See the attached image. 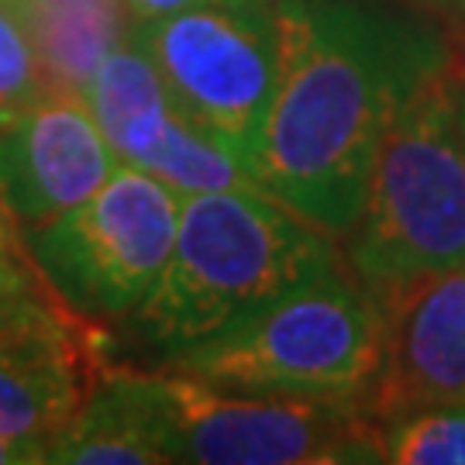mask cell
Masks as SVG:
<instances>
[{
  "label": "cell",
  "mask_w": 465,
  "mask_h": 465,
  "mask_svg": "<svg viewBox=\"0 0 465 465\" xmlns=\"http://www.w3.org/2000/svg\"><path fill=\"white\" fill-rule=\"evenodd\" d=\"M176 190L138 166H117L84 203L25 232L38 272L73 314L132 317L169 262L180 228Z\"/></svg>",
  "instance_id": "8992f818"
},
{
  "label": "cell",
  "mask_w": 465,
  "mask_h": 465,
  "mask_svg": "<svg viewBox=\"0 0 465 465\" xmlns=\"http://www.w3.org/2000/svg\"><path fill=\"white\" fill-rule=\"evenodd\" d=\"M0 282L11 286V290H21V293L55 297L45 276L35 266L28 238H25L21 224L15 221V214L4 207V200H0Z\"/></svg>",
  "instance_id": "2e32d148"
},
{
  "label": "cell",
  "mask_w": 465,
  "mask_h": 465,
  "mask_svg": "<svg viewBox=\"0 0 465 465\" xmlns=\"http://www.w3.org/2000/svg\"><path fill=\"white\" fill-rule=\"evenodd\" d=\"M163 462L334 465L382 462L362 397L224 390L183 372H124Z\"/></svg>",
  "instance_id": "5b68a950"
},
{
  "label": "cell",
  "mask_w": 465,
  "mask_h": 465,
  "mask_svg": "<svg viewBox=\"0 0 465 465\" xmlns=\"http://www.w3.org/2000/svg\"><path fill=\"white\" fill-rule=\"evenodd\" d=\"M45 94L84 97L104 59L132 35L128 0H15Z\"/></svg>",
  "instance_id": "7c38bea8"
},
{
  "label": "cell",
  "mask_w": 465,
  "mask_h": 465,
  "mask_svg": "<svg viewBox=\"0 0 465 465\" xmlns=\"http://www.w3.org/2000/svg\"><path fill=\"white\" fill-rule=\"evenodd\" d=\"M459 117H462V134H465V69H462V80H459Z\"/></svg>",
  "instance_id": "ffe728a7"
},
{
  "label": "cell",
  "mask_w": 465,
  "mask_h": 465,
  "mask_svg": "<svg viewBox=\"0 0 465 465\" xmlns=\"http://www.w3.org/2000/svg\"><path fill=\"white\" fill-rule=\"evenodd\" d=\"M55 311H69V307L59 297L21 293V290H11V286L0 282V331L15 328V324H25V321H35V317L55 314Z\"/></svg>",
  "instance_id": "e0dca14e"
},
{
  "label": "cell",
  "mask_w": 465,
  "mask_h": 465,
  "mask_svg": "<svg viewBox=\"0 0 465 465\" xmlns=\"http://www.w3.org/2000/svg\"><path fill=\"white\" fill-rule=\"evenodd\" d=\"M434 4H445V7H449V0H434Z\"/></svg>",
  "instance_id": "7402d4cb"
},
{
  "label": "cell",
  "mask_w": 465,
  "mask_h": 465,
  "mask_svg": "<svg viewBox=\"0 0 465 465\" xmlns=\"http://www.w3.org/2000/svg\"><path fill=\"white\" fill-rule=\"evenodd\" d=\"M38 94L45 90H42L32 35L25 28V17L17 15L15 0H0V104L28 100Z\"/></svg>",
  "instance_id": "9a60e30c"
},
{
  "label": "cell",
  "mask_w": 465,
  "mask_h": 465,
  "mask_svg": "<svg viewBox=\"0 0 465 465\" xmlns=\"http://www.w3.org/2000/svg\"><path fill=\"white\" fill-rule=\"evenodd\" d=\"M114 169V149L80 97L0 104V200L25 232L90 200Z\"/></svg>",
  "instance_id": "9c48e42d"
},
{
  "label": "cell",
  "mask_w": 465,
  "mask_h": 465,
  "mask_svg": "<svg viewBox=\"0 0 465 465\" xmlns=\"http://www.w3.org/2000/svg\"><path fill=\"white\" fill-rule=\"evenodd\" d=\"M331 266V234L266 190L186 193L176 245L149 300L132 314V331L163 359Z\"/></svg>",
  "instance_id": "7a4b0ae2"
},
{
  "label": "cell",
  "mask_w": 465,
  "mask_h": 465,
  "mask_svg": "<svg viewBox=\"0 0 465 465\" xmlns=\"http://www.w3.org/2000/svg\"><path fill=\"white\" fill-rule=\"evenodd\" d=\"M49 462L66 465H159L163 455L155 451L142 411L134 403L124 369H107L97 390L84 403L80 417L73 420Z\"/></svg>",
  "instance_id": "4fadbf2b"
},
{
  "label": "cell",
  "mask_w": 465,
  "mask_h": 465,
  "mask_svg": "<svg viewBox=\"0 0 465 465\" xmlns=\"http://www.w3.org/2000/svg\"><path fill=\"white\" fill-rule=\"evenodd\" d=\"M84 97L117 159L159 176L176 193L262 190L232 152L207 142L180 117L152 55L134 35L104 59Z\"/></svg>",
  "instance_id": "ba28073f"
},
{
  "label": "cell",
  "mask_w": 465,
  "mask_h": 465,
  "mask_svg": "<svg viewBox=\"0 0 465 465\" xmlns=\"http://www.w3.org/2000/svg\"><path fill=\"white\" fill-rule=\"evenodd\" d=\"M462 59L445 52L400 100L382 134L349 266L369 293L465 262Z\"/></svg>",
  "instance_id": "3957f363"
},
{
  "label": "cell",
  "mask_w": 465,
  "mask_h": 465,
  "mask_svg": "<svg viewBox=\"0 0 465 465\" xmlns=\"http://www.w3.org/2000/svg\"><path fill=\"white\" fill-rule=\"evenodd\" d=\"M276 90L252 176L328 234H349L400 100L451 49L380 0H276Z\"/></svg>",
  "instance_id": "6da1fadb"
},
{
  "label": "cell",
  "mask_w": 465,
  "mask_h": 465,
  "mask_svg": "<svg viewBox=\"0 0 465 465\" xmlns=\"http://www.w3.org/2000/svg\"><path fill=\"white\" fill-rule=\"evenodd\" d=\"M35 462H45V455L38 449L0 438V465H35Z\"/></svg>",
  "instance_id": "d6986e66"
},
{
  "label": "cell",
  "mask_w": 465,
  "mask_h": 465,
  "mask_svg": "<svg viewBox=\"0 0 465 465\" xmlns=\"http://www.w3.org/2000/svg\"><path fill=\"white\" fill-rule=\"evenodd\" d=\"M382 362L366 390L376 424L420 407L465 403V262L372 293Z\"/></svg>",
  "instance_id": "30bf717a"
},
{
  "label": "cell",
  "mask_w": 465,
  "mask_h": 465,
  "mask_svg": "<svg viewBox=\"0 0 465 465\" xmlns=\"http://www.w3.org/2000/svg\"><path fill=\"white\" fill-rule=\"evenodd\" d=\"M190 4L193 0H128L134 21H155V17L176 15V11H183Z\"/></svg>",
  "instance_id": "ac0fdd59"
},
{
  "label": "cell",
  "mask_w": 465,
  "mask_h": 465,
  "mask_svg": "<svg viewBox=\"0 0 465 465\" xmlns=\"http://www.w3.org/2000/svg\"><path fill=\"white\" fill-rule=\"evenodd\" d=\"M107 372V334L73 311L0 331V438L49 462Z\"/></svg>",
  "instance_id": "8fae6325"
},
{
  "label": "cell",
  "mask_w": 465,
  "mask_h": 465,
  "mask_svg": "<svg viewBox=\"0 0 465 465\" xmlns=\"http://www.w3.org/2000/svg\"><path fill=\"white\" fill-rule=\"evenodd\" d=\"M382 362V314L341 266L314 272L159 369L224 390L366 397Z\"/></svg>",
  "instance_id": "277c9868"
},
{
  "label": "cell",
  "mask_w": 465,
  "mask_h": 465,
  "mask_svg": "<svg viewBox=\"0 0 465 465\" xmlns=\"http://www.w3.org/2000/svg\"><path fill=\"white\" fill-rule=\"evenodd\" d=\"M207 4H276V0H207Z\"/></svg>",
  "instance_id": "44dd1931"
},
{
  "label": "cell",
  "mask_w": 465,
  "mask_h": 465,
  "mask_svg": "<svg viewBox=\"0 0 465 465\" xmlns=\"http://www.w3.org/2000/svg\"><path fill=\"white\" fill-rule=\"evenodd\" d=\"M173 107L207 142L255 166L276 90V4H207L134 21Z\"/></svg>",
  "instance_id": "52a82bcc"
},
{
  "label": "cell",
  "mask_w": 465,
  "mask_h": 465,
  "mask_svg": "<svg viewBox=\"0 0 465 465\" xmlns=\"http://www.w3.org/2000/svg\"><path fill=\"white\" fill-rule=\"evenodd\" d=\"M382 462L465 465V403L420 407L380 424Z\"/></svg>",
  "instance_id": "5bb4252c"
}]
</instances>
